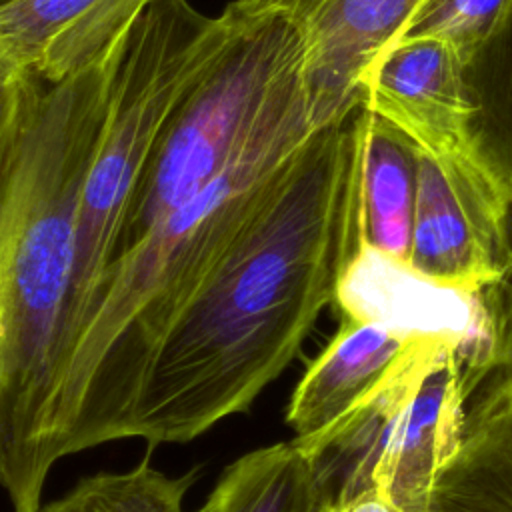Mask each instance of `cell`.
<instances>
[{"label": "cell", "mask_w": 512, "mask_h": 512, "mask_svg": "<svg viewBox=\"0 0 512 512\" xmlns=\"http://www.w3.org/2000/svg\"><path fill=\"white\" fill-rule=\"evenodd\" d=\"M364 244L356 110L292 154L160 342L120 440L184 444L248 412L334 304Z\"/></svg>", "instance_id": "1"}, {"label": "cell", "mask_w": 512, "mask_h": 512, "mask_svg": "<svg viewBox=\"0 0 512 512\" xmlns=\"http://www.w3.org/2000/svg\"><path fill=\"white\" fill-rule=\"evenodd\" d=\"M122 44L64 82L28 74L0 96V490L12 512L38 510L54 468L46 410L72 290L78 206Z\"/></svg>", "instance_id": "2"}, {"label": "cell", "mask_w": 512, "mask_h": 512, "mask_svg": "<svg viewBox=\"0 0 512 512\" xmlns=\"http://www.w3.org/2000/svg\"><path fill=\"white\" fill-rule=\"evenodd\" d=\"M226 28L224 10L206 16L190 0H152L120 48L102 134L78 206L72 290L56 372L116 258L132 196L160 132L222 44Z\"/></svg>", "instance_id": "3"}, {"label": "cell", "mask_w": 512, "mask_h": 512, "mask_svg": "<svg viewBox=\"0 0 512 512\" xmlns=\"http://www.w3.org/2000/svg\"><path fill=\"white\" fill-rule=\"evenodd\" d=\"M224 14L226 36L170 112L116 256L194 198L274 116L308 96L304 40L284 10L232 0Z\"/></svg>", "instance_id": "4"}, {"label": "cell", "mask_w": 512, "mask_h": 512, "mask_svg": "<svg viewBox=\"0 0 512 512\" xmlns=\"http://www.w3.org/2000/svg\"><path fill=\"white\" fill-rule=\"evenodd\" d=\"M470 396L460 346L420 338L342 418L294 440L334 506L376 490L400 512H424L432 480L458 442Z\"/></svg>", "instance_id": "5"}, {"label": "cell", "mask_w": 512, "mask_h": 512, "mask_svg": "<svg viewBox=\"0 0 512 512\" xmlns=\"http://www.w3.org/2000/svg\"><path fill=\"white\" fill-rule=\"evenodd\" d=\"M334 302L342 316L378 322L404 340L456 342L470 394L496 372L494 320L486 288L468 290L436 282L406 260L364 244L346 268Z\"/></svg>", "instance_id": "6"}, {"label": "cell", "mask_w": 512, "mask_h": 512, "mask_svg": "<svg viewBox=\"0 0 512 512\" xmlns=\"http://www.w3.org/2000/svg\"><path fill=\"white\" fill-rule=\"evenodd\" d=\"M506 206L472 160L420 152L408 264L458 288L482 290L500 278Z\"/></svg>", "instance_id": "7"}, {"label": "cell", "mask_w": 512, "mask_h": 512, "mask_svg": "<svg viewBox=\"0 0 512 512\" xmlns=\"http://www.w3.org/2000/svg\"><path fill=\"white\" fill-rule=\"evenodd\" d=\"M284 10L304 40V82L314 124L360 108V82L428 0H242Z\"/></svg>", "instance_id": "8"}, {"label": "cell", "mask_w": 512, "mask_h": 512, "mask_svg": "<svg viewBox=\"0 0 512 512\" xmlns=\"http://www.w3.org/2000/svg\"><path fill=\"white\" fill-rule=\"evenodd\" d=\"M360 106L404 132L420 152L476 162L468 142L472 110L462 58L438 40L390 44L362 76Z\"/></svg>", "instance_id": "9"}, {"label": "cell", "mask_w": 512, "mask_h": 512, "mask_svg": "<svg viewBox=\"0 0 512 512\" xmlns=\"http://www.w3.org/2000/svg\"><path fill=\"white\" fill-rule=\"evenodd\" d=\"M152 0H8L0 56L42 82H64L108 60Z\"/></svg>", "instance_id": "10"}, {"label": "cell", "mask_w": 512, "mask_h": 512, "mask_svg": "<svg viewBox=\"0 0 512 512\" xmlns=\"http://www.w3.org/2000/svg\"><path fill=\"white\" fill-rule=\"evenodd\" d=\"M424 512H512V370L490 374L470 396Z\"/></svg>", "instance_id": "11"}, {"label": "cell", "mask_w": 512, "mask_h": 512, "mask_svg": "<svg viewBox=\"0 0 512 512\" xmlns=\"http://www.w3.org/2000/svg\"><path fill=\"white\" fill-rule=\"evenodd\" d=\"M410 342L378 322L342 316L338 332L290 396L286 424L294 438H312L342 418L388 374Z\"/></svg>", "instance_id": "12"}, {"label": "cell", "mask_w": 512, "mask_h": 512, "mask_svg": "<svg viewBox=\"0 0 512 512\" xmlns=\"http://www.w3.org/2000/svg\"><path fill=\"white\" fill-rule=\"evenodd\" d=\"M358 128L364 240L408 262L420 150L404 132L362 106Z\"/></svg>", "instance_id": "13"}, {"label": "cell", "mask_w": 512, "mask_h": 512, "mask_svg": "<svg viewBox=\"0 0 512 512\" xmlns=\"http://www.w3.org/2000/svg\"><path fill=\"white\" fill-rule=\"evenodd\" d=\"M470 102L468 142L506 210H512V0L490 36L462 64Z\"/></svg>", "instance_id": "14"}, {"label": "cell", "mask_w": 512, "mask_h": 512, "mask_svg": "<svg viewBox=\"0 0 512 512\" xmlns=\"http://www.w3.org/2000/svg\"><path fill=\"white\" fill-rule=\"evenodd\" d=\"M202 506L206 512H336L310 456L294 438L236 458Z\"/></svg>", "instance_id": "15"}, {"label": "cell", "mask_w": 512, "mask_h": 512, "mask_svg": "<svg viewBox=\"0 0 512 512\" xmlns=\"http://www.w3.org/2000/svg\"><path fill=\"white\" fill-rule=\"evenodd\" d=\"M196 478L198 468L170 476L144 458L126 470L84 476L36 512H190L186 496ZM192 512L206 510L200 506Z\"/></svg>", "instance_id": "16"}, {"label": "cell", "mask_w": 512, "mask_h": 512, "mask_svg": "<svg viewBox=\"0 0 512 512\" xmlns=\"http://www.w3.org/2000/svg\"><path fill=\"white\" fill-rule=\"evenodd\" d=\"M508 2L510 0H428L398 40H438L450 46L464 64L496 28Z\"/></svg>", "instance_id": "17"}, {"label": "cell", "mask_w": 512, "mask_h": 512, "mask_svg": "<svg viewBox=\"0 0 512 512\" xmlns=\"http://www.w3.org/2000/svg\"><path fill=\"white\" fill-rule=\"evenodd\" d=\"M486 296L494 320L496 372L512 370V278L504 276L486 286Z\"/></svg>", "instance_id": "18"}, {"label": "cell", "mask_w": 512, "mask_h": 512, "mask_svg": "<svg viewBox=\"0 0 512 512\" xmlns=\"http://www.w3.org/2000/svg\"><path fill=\"white\" fill-rule=\"evenodd\" d=\"M336 512H400V510L384 494L376 490H368L344 504H338Z\"/></svg>", "instance_id": "19"}, {"label": "cell", "mask_w": 512, "mask_h": 512, "mask_svg": "<svg viewBox=\"0 0 512 512\" xmlns=\"http://www.w3.org/2000/svg\"><path fill=\"white\" fill-rule=\"evenodd\" d=\"M500 266H502V274L512 278V210H506V216H504Z\"/></svg>", "instance_id": "20"}, {"label": "cell", "mask_w": 512, "mask_h": 512, "mask_svg": "<svg viewBox=\"0 0 512 512\" xmlns=\"http://www.w3.org/2000/svg\"><path fill=\"white\" fill-rule=\"evenodd\" d=\"M4 2H8V0H0V4H4Z\"/></svg>", "instance_id": "21"}]
</instances>
